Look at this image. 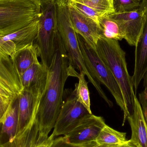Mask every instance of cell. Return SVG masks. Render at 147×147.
I'll return each instance as SVG.
<instances>
[{
  "instance_id": "1",
  "label": "cell",
  "mask_w": 147,
  "mask_h": 147,
  "mask_svg": "<svg viewBox=\"0 0 147 147\" xmlns=\"http://www.w3.org/2000/svg\"><path fill=\"white\" fill-rule=\"evenodd\" d=\"M69 76L68 55L59 34L37 115L40 135L45 138H48L54 128L63 102L65 82Z\"/></svg>"
},
{
  "instance_id": "2",
  "label": "cell",
  "mask_w": 147,
  "mask_h": 147,
  "mask_svg": "<svg viewBox=\"0 0 147 147\" xmlns=\"http://www.w3.org/2000/svg\"><path fill=\"white\" fill-rule=\"evenodd\" d=\"M96 52L110 70L121 88L126 109L123 115V125L133 113L135 97L136 96L132 77L128 71L126 53L118 41L103 37H100L98 41Z\"/></svg>"
},
{
  "instance_id": "3",
  "label": "cell",
  "mask_w": 147,
  "mask_h": 147,
  "mask_svg": "<svg viewBox=\"0 0 147 147\" xmlns=\"http://www.w3.org/2000/svg\"><path fill=\"white\" fill-rule=\"evenodd\" d=\"M58 28L64 47L69 59V68L71 76H78L76 70L83 72L88 78L100 96L112 107L113 103L105 95L100 83L96 80L88 70L85 63L78 38V34L74 29L70 17L69 6L64 0H56Z\"/></svg>"
},
{
  "instance_id": "4",
  "label": "cell",
  "mask_w": 147,
  "mask_h": 147,
  "mask_svg": "<svg viewBox=\"0 0 147 147\" xmlns=\"http://www.w3.org/2000/svg\"><path fill=\"white\" fill-rule=\"evenodd\" d=\"M40 9L36 0H0V38L38 20Z\"/></svg>"
},
{
  "instance_id": "5",
  "label": "cell",
  "mask_w": 147,
  "mask_h": 147,
  "mask_svg": "<svg viewBox=\"0 0 147 147\" xmlns=\"http://www.w3.org/2000/svg\"><path fill=\"white\" fill-rule=\"evenodd\" d=\"M38 21V34L34 43L38 49L41 63L48 69L59 36L56 1L41 5Z\"/></svg>"
},
{
  "instance_id": "6",
  "label": "cell",
  "mask_w": 147,
  "mask_h": 147,
  "mask_svg": "<svg viewBox=\"0 0 147 147\" xmlns=\"http://www.w3.org/2000/svg\"><path fill=\"white\" fill-rule=\"evenodd\" d=\"M16 50L13 41L0 40V97L9 104L24 89L14 57Z\"/></svg>"
},
{
  "instance_id": "7",
  "label": "cell",
  "mask_w": 147,
  "mask_h": 147,
  "mask_svg": "<svg viewBox=\"0 0 147 147\" xmlns=\"http://www.w3.org/2000/svg\"><path fill=\"white\" fill-rule=\"evenodd\" d=\"M78 38L84 61L88 70L96 80L108 88L124 115L126 109L122 93L110 70L99 57L96 51L89 46L78 34Z\"/></svg>"
},
{
  "instance_id": "8",
  "label": "cell",
  "mask_w": 147,
  "mask_h": 147,
  "mask_svg": "<svg viewBox=\"0 0 147 147\" xmlns=\"http://www.w3.org/2000/svg\"><path fill=\"white\" fill-rule=\"evenodd\" d=\"M89 114H92L77 101L72 92L63 102L52 134L55 137L66 135Z\"/></svg>"
},
{
  "instance_id": "9",
  "label": "cell",
  "mask_w": 147,
  "mask_h": 147,
  "mask_svg": "<svg viewBox=\"0 0 147 147\" xmlns=\"http://www.w3.org/2000/svg\"><path fill=\"white\" fill-rule=\"evenodd\" d=\"M105 125L102 117L89 114L64 137L68 143L74 147L90 145L95 143L96 139Z\"/></svg>"
},
{
  "instance_id": "10",
  "label": "cell",
  "mask_w": 147,
  "mask_h": 147,
  "mask_svg": "<svg viewBox=\"0 0 147 147\" xmlns=\"http://www.w3.org/2000/svg\"><path fill=\"white\" fill-rule=\"evenodd\" d=\"M45 88L37 86L24 88L18 96L16 134L37 116L40 102Z\"/></svg>"
},
{
  "instance_id": "11",
  "label": "cell",
  "mask_w": 147,
  "mask_h": 147,
  "mask_svg": "<svg viewBox=\"0 0 147 147\" xmlns=\"http://www.w3.org/2000/svg\"><path fill=\"white\" fill-rule=\"evenodd\" d=\"M146 12L140 8L129 12L112 13L108 16L119 23L128 44L135 46L140 35L146 18Z\"/></svg>"
},
{
  "instance_id": "12",
  "label": "cell",
  "mask_w": 147,
  "mask_h": 147,
  "mask_svg": "<svg viewBox=\"0 0 147 147\" xmlns=\"http://www.w3.org/2000/svg\"><path fill=\"white\" fill-rule=\"evenodd\" d=\"M70 17L76 33L80 35L87 45L96 51V46L101 37L98 25L91 19L82 15L69 6Z\"/></svg>"
},
{
  "instance_id": "13",
  "label": "cell",
  "mask_w": 147,
  "mask_h": 147,
  "mask_svg": "<svg viewBox=\"0 0 147 147\" xmlns=\"http://www.w3.org/2000/svg\"><path fill=\"white\" fill-rule=\"evenodd\" d=\"M135 47L134 70L132 78L134 90L136 94L140 83L147 71V13L142 31Z\"/></svg>"
},
{
  "instance_id": "14",
  "label": "cell",
  "mask_w": 147,
  "mask_h": 147,
  "mask_svg": "<svg viewBox=\"0 0 147 147\" xmlns=\"http://www.w3.org/2000/svg\"><path fill=\"white\" fill-rule=\"evenodd\" d=\"M40 135L37 117L16 134L3 147H36L46 140Z\"/></svg>"
},
{
  "instance_id": "15",
  "label": "cell",
  "mask_w": 147,
  "mask_h": 147,
  "mask_svg": "<svg viewBox=\"0 0 147 147\" xmlns=\"http://www.w3.org/2000/svg\"><path fill=\"white\" fill-rule=\"evenodd\" d=\"M132 130L129 140L137 147H147V121L137 97L132 115L127 118Z\"/></svg>"
},
{
  "instance_id": "16",
  "label": "cell",
  "mask_w": 147,
  "mask_h": 147,
  "mask_svg": "<svg viewBox=\"0 0 147 147\" xmlns=\"http://www.w3.org/2000/svg\"><path fill=\"white\" fill-rule=\"evenodd\" d=\"M48 69L40 62L34 64L20 76L23 88L33 86L45 87Z\"/></svg>"
},
{
  "instance_id": "17",
  "label": "cell",
  "mask_w": 147,
  "mask_h": 147,
  "mask_svg": "<svg viewBox=\"0 0 147 147\" xmlns=\"http://www.w3.org/2000/svg\"><path fill=\"white\" fill-rule=\"evenodd\" d=\"M14 57L20 76L34 64L39 62V51L34 43L16 50Z\"/></svg>"
},
{
  "instance_id": "18",
  "label": "cell",
  "mask_w": 147,
  "mask_h": 147,
  "mask_svg": "<svg viewBox=\"0 0 147 147\" xmlns=\"http://www.w3.org/2000/svg\"><path fill=\"white\" fill-rule=\"evenodd\" d=\"M18 110L17 97L9 105L8 109L0 121V124L1 125V133L7 135L9 139L14 137L16 134Z\"/></svg>"
},
{
  "instance_id": "19",
  "label": "cell",
  "mask_w": 147,
  "mask_h": 147,
  "mask_svg": "<svg viewBox=\"0 0 147 147\" xmlns=\"http://www.w3.org/2000/svg\"><path fill=\"white\" fill-rule=\"evenodd\" d=\"M99 28L101 37L113 40H121L124 39V32L117 22L105 15L99 20Z\"/></svg>"
},
{
  "instance_id": "20",
  "label": "cell",
  "mask_w": 147,
  "mask_h": 147,
  "mask_svg": "<svg viewBox=\"0 0 147 147\" xmlns=\"http://www.w3.org/2000/svg\"><path fill=\"white\" fill-rule=\"evenodd\" d=\"M127 141L126 133L117 131L106 124L99 133L95 143L99 145L121 146Z\"/></svg>"
},
{
  "instance_id": "21",
  "label": "cell",
  "mask_w": 147,
  "mask_h": 147,
  "mask_svg": "<svg viewBox=\"0 0 147 147\" xmlns=\"http://www.w3.org/2000/svg\"><path fill=\"white\" fill-rule=\"evenodd\" d=\"M85 74L83 72L79 73L78 78V83L75 85V90L73 92L77 101L82 105L90 114V98L88 83L85 78Z\"/></svg>"
},
{
  "instance_id": "22",
  "label": "cell",
  "mask_w": 147,
  "mask_h": 147,
  "mask_svg": "<svg viewBox=\"0 0 147 147\" xmlns=\"http://www.w3.org/2000/svg\"><path fill=\"white\" fill-rule=\"evenodd\" d=\"M86 5L99 13L109 15L115 13L113 0H71Z\"/></svg>"
},
{
  "instance_id": "23",
  "label": "cell",
  "mask_w": 147,
  "mask_h": 147,
  "mask_svg": "<svg viewBox=\"0 0 147 147\" xmlns=\"http://www.w3.org/2000/svg\"><path fill=\"white\" fill-rule=\"evenodd\" d=\"M67 2L69 6L73 8L76 11L85 17L94 21L98 25V26L99 19L102 16L105 15L82 3L71 0H68Z\"/></svg>"
},
{
  "instance_id": "24",
  "label": "cell",
  "mask_w": 147,
  "mask_h": 147,
  "mask_svg": "<svg viewBox=\"0 0 147 147\" xmlns=\"http://www.w3.org/2000/svg\"><path fill=\"white\" fill-rule=\"evenodd\" d=\"M140 3L138 0H113L114 11L117 13L137 9L140 7Z\"/></svg>"
},
{
  "instance_id": "25",
  "label": "cell",
  "mask_w": 147,
  "mask_h": 147,
  "mask_svg": "<svg viewBox=\"0 0 147 147\" xmlns=\"http://www.w3.org/2000/svg\"><path fill=\"white\" fill-rule=\"evenodd\" d=\"M50 147H75L68 143L64 136L55 138Z\"/></svg>"
},
{
  "instance_id": "26",
  "label": "cell",
  "mask_w": 147,
  "mask_h": 147,
  "mask_svg": "<svg viewBox=\"0 0 147 147\" xmlns=\"http://www.w3.org/2000/svg\"><path fill=\"white\" fill-rule=\"evenodd\" d=\"M10 104L0 97V121L5 115Z\"/></svg>"
},
{
  "instance_id": "27",
  "label": "cell",
  "mask_w": 147,
  "mask_h": 147,
  "mask_svg": "<svg viewBox=\"0 0 147 147\" xmlns=\"http://www.w3.org/2000/svg\"><path fill=\"white\" fill-rule=\"evenodd\" d=\"M55 137L53 134L45 140L43 142L38 145L36 147H50L55 139Z\"/></svg>"
},
{
  "instance_id": "28",
  "label": "cell",
  "mask_w": 147,
  "mask_h": 147,
  "mask_svg": "<svg viewBox=\"0 0 147 147\" xmlns=\"http://www.w3.org/2000/svg\"><path fill=\"white\" fill-rule=\"evenodd\" d=\"M119 146H115V145H99L94 143L90 145L76 147H118Z\"/></svg>"
},
{
  "instance_id": "29",
  "label": "cell",
  "mask_w": 147,
  "mask_h": 147,
  "mask_svg": "<svg viewBox=\"0 0 147 147\" xmlns=\"http://www.w3.org/2000/svg\"><path fill=\"white\" fill-rule=\"evenodd\" d=\"M143 83H144V90L142 92L147 99V71L143 77Z\"/></svg>"
},
{
  "instance_id": "30",
  "label": "cell",
  "mask_w": 147,
  "mask_h": 147,
  "mask_svg": "<svg viewBox=\"0 0 147 147\" xmlns=\"http://www.w3.org/2000/svg\"><path fill=\"white\" fill-rule=\"evenodd\" d=\"M140 8L143 11L147 13V0H142L141 2Z\"/></svg>"
},
{
  "instance_id": "31",
  "label": "cell",
  "mask_w": 147,
  "mask_h": 147,
  "mask_svg": "<svg viewBox=\"0 0 147 147\" xmlns=\"http://www.w3.org/2000/svg\"><path fill=\"white\" fill-rule=\"evenodd\" d=\"M118 147H137L131 142L130 140H127L126 143L119 146Z\"/></svg>"
},
{
  "instance_id": "32",
  "label": "cell",
  "mask_w": 147,
  "mask_h": 147,
  "mask_svg": "<svg viewBox=\"0 0 147 147\" xmlns=\"http://www.w3.org/2000/svg\"><path fill=\"white\" fill-rule=\"evenodd\" d=\"M36 1H38L41 6V5L49 3L55 1L56 0H36Z\"/></svg>"
},
{
  "instance_id": "33",
  "label": "cell",
  "mask_w": 147,
  "mask_h": 147,
  "mask_svg": "<svg viewBox=\"0 0 147 147\" xmlns=\"http://www.w3.org/2000/svg\"><path fill=\"white\" fill-rule=\"evenodd\" d=\"M0 147H3L2 145V144H1V142H0Z\"/></svg>"
},
{
  "instance_id": "34",
  "label": "cell",
  "mask_w": 147,
  "mask_h": 147,
  "mask_svg": "<svg viewBox=\"0 0 147 147\" xmlns=\"http://www.w3.org/2000/svg\"><path fill=\"white\" fill-rule=\"evenodd\" d=\"M138 1H139L140 2H141L142 1V0H138Z\"/></svg>"
},
{
  "instance_id": "35",
  "label": "cell",
  "mask_w": 147,
  "mask_h": 147,
  "mask_svg": "<svg viewBox=\"0 0 147 147\" xmlns=\"http://www.w3.org/2000/svg\"><path fill=\"white\" fill-rule=\"evenodd\" d=\"M64 1H65L67 2V1H68V0H64Z\"/></svg>"
}]
</instances>
